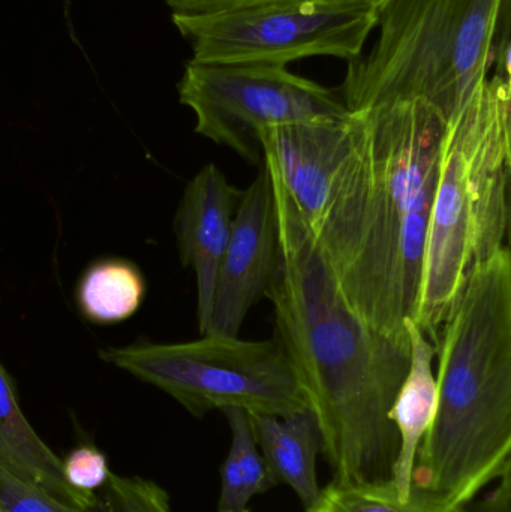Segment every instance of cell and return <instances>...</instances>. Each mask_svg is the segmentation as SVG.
<instances>
[{
	"mask_svg": "<svg viewBox=\"0 0 511 512\" xmlns=\"http://www.w3.org/2000/svg\"><path fill=\"white\" fill-rule=\"evenodd\" d=\"M264 162L279 233L278 267L266 298L275 312V337L320 424L321 453L335 483L393 481L399 435L389 412L410 367V346L354 312L305 219Z\"/></svg>",
	"mask_w": 511,
	"mask_h": 512,
	"instance_id": "obj_1",
	"label": "cell"
},
{
	"mask_svg": "<svg viewBox=\"0 0 511 512\" xmlns=\"http://www.w3.org/2000/svg\"><path fill=\"white\" fill-rule=\"evenodd\" d=\"M171 14H203V12L225 11L239 6L255 5V3L272 2V0H162ZM380 5L383 0H372Z\"/></svg>",
	"mask_w": 511,
	"mask_h": 512,
	"instance_id": "obj_21",
	"label": "cell"
},
{
	"mask_svg": "<svg viewBox=\"0 0 511 512\" xmlns=\"http://www.w3.org/2000/svg\"><path fill=\"white\" fill-rule=\"evenodd\" d=\"M503 2L383 0L374 47L348 63L341 89L347 110L423 99L449 120L492 71Z\"/></svg>",
	"mask_w": 511,
	"mask_h": 512,
	"instance_id": "obj_5",
	"label": "cell"
},
{
	"mask_svg": "<svg viewBox=\"0 0 511 512\" xmlns=\"http://www.w3.org/2000/svg\"><path fill=\"white\" fill-rule=\"evenodd\" d=\"M278 259L275 191L263 159L260 173L240 194L230 239L219 265L206 334L239 337L252 307L267 297Z\"/></svg>",
	"mask_w": 511,
	"mask_h": 512,
	"instance_id": "obj_9",
	"label": "cell"
},
{
	"mask_svg": "<svg viewBox=\"0 0 511 512\" xmlns=\"http://www.w3.org/2000/svg\"><path fill=\"white\" fill-rule=\"evenodd\" d=\"M62 468L66 483L84 495H95L96 490L107 484L111 474L107 457L92 445L74 448L62 460Z\"/></svg>",
	"mask_w": 511,
	"mask_h": 512,
	"instance_id": "obj_20",
	"label": "cell"
},
{
	"mask_svg": "<svg viewBox=\"0 0 511 512\" xmlns=\"http://www.w3.org/2000/svg\"><path fill=\"white\" fill-rule=\"evenodd\" d=\"M306 512H468L447 508L413 489L410 498L399 495L393 481L372 484H338L321 489L320 498Z\"/></svg>",
	"mask_w": 511,
	"mask_h": 512,
	"instance_id": "obj_17",
	"label": "cell"
},
{
	"mask_svg": "<svg viewBox=\"0 0 511 512\" xmlns=\"http://www.w3.org/2000/svg\"><path fill=\"white\" fill-rule=\"evenodd\" d=\"M372 0H272L203 14H171L195 63L287 66L308 57L360 59L377 27Z\"/></svg>",
	"mask_w": 511,
	"mask_h": 512,
	"instance_id": "obj_7",
	"label": "cell"
},
{
	"mask_svg": "<svg viewBox=\"0 0 511 512\" xmlns=\"http://www.w3.org/2000/svg\"><path fill=\"white\" fill-rule=\"evenodd\" d=\"M221 412L230 424L231 447L221 469L218 512H251L252 498L275 486L267 474L251 414L240 408Z\"/></svg>",
	"mask_w": 511,
	"mask_h": 512,
	"instance_id": "obj_16",
	"label": "cell"
},
{
	"mask_svg": "<svg viewBox=\"0 0 511 512\" xmlns=\"http://www.w3.org/2000/svg\"><path fill=\"white\" fill-rule=\"evenodd\" d=\"M350 119L351 113L342 119L273 126L258 135L263 158L309 228L320 219L330 182L347 152Z\"/></svg>",
	"mask_w": 511,
	"mask_h": 512,
	"instance_id": "obj_11",
	"label": "cell"
},
{
	"mask_svg": "<svg viewBox=\"0 0 511 512\" xmlns=\"http://www.w3.org/2000/svg\"><path fill=\"white\" fill-rule=\"evenodd\" d=\"M447 122L423 99L351 113L347 152L309 228L354 312L401 345L410 346L405 322L416 306Z\"/></svg>",
	"mask_w": 511,
	"mask_h": 512,
	"instance_id": "obj_2",
	"label": "cell"
},
{
	"mask_svg": "<svg viewBox=\"0 0 511 512\" xmlns=\"http://www.w3.org/2000/svg\"><path fill=\"white\" fill-rule=\"evenodd\" d=\"M96 510H81V508L63 504L44 490L0 469V512H95Z\"/></svg>",
	"mask_w": 511,
	"mask_h": 512,
	"instance_id": "obj_19",
	"label": "cell"
},
{
	"mask_svg": "<svg viewBox=\"0 0 511 512\" xmlns=\"http://www.w3.org/2000/svg\"><path fill=\"white\" fill-rule=\"evenodd\" d=\"M146 291V279L134 262L102 258L81 274L75 301L87 321L110 325L134 316L146 298Z\"/></svg>",
	"mask_w": 511,
	"mask_h": 512,
	"instance_id": "obj_15",
	"label": "cell"
},
{
	"mask_svg": "<svg viewBox=\"0 0 511 512\" xmlns=\"http://www.w3.org/2000/svg\"><path fill=\"white\" fill-rule=\"evenodd\" d=\"M0 469L81 510L101 508L96 495L66 483L62 459L42 441L21 411L14 382L0 363Z\"/></svg>",
	"mask_w": 511,
	"mask_h": 512,
	"instance_id": "obj_12",
	"label": "cell"
},
{
	"mask_svg": "<svg viewBox=\"0 0 511 512\" xmlns=\"http://www.w3.org/2000/svg\"><path fill=\"white\" fill-rule=\"evenodd\" d=\"M99 355L170 394L197 418L225 408L278 417L309 408L276 337L240 340L206 334L194 342H138Z\"/></svg>",
	"mask_w": 511,
	"mask_h": 512,
	"instance_id": "obj_6",
	"label": "cell"
},
{
	"mask_svg": "<svg viewBox=\"0 0 511 512\" xmlns=\"http://www.w3.org/2000/svg\"><path fill=\"white\" fill-rule=\"evenodd\" d=\"M468 512H511V469L500 478V484L480 501L470 502Z\"/></svg>",
	"mask_w": 511,
	"mask_h": 512,
	"instance_id": "obj_22",
	"label": "cell"
},
{
	"mask_svg": "<svg viewBox=\"0 0 511 512\" xmlns=\"http://www.w3.org/2000/svg\"><path fill=\"white\" fill-rule=\"evenodd\" d=\"M438 354L437 411L413 471V489L461 510L511 469V255L477 265Z\"/></svg>",
	"mask_w": 511,
	"mask_h": 512,
	"instance_id": "obj_3",
	"label": "cell"
},
{
	"mask_svg": "<svg viewBox=\"0 0 511 512\" xmlns=\"http://www.w3.org/2000/svg\"><path fill=\"white\" fill-rule=\"evenodd\" d=\"M251 418L273 486H290L308 511L321 493L317 457L323 451V435L314 412L306 408L285 417L251 414Z\"/></svg>",
	"mask_w": 511,
	"mask_h": 512,
	"instance_id": "obj_14",
	"label": "cell"
},
{
	"mask_svg": "<svg viewBox=\"0 0 511 512\" xmlns=\"http://www.w3.org/2000/svg\"><path fill=\"white\" fill-rule=\"evenodd\" d=\"M180 104L195 114V132L263 164L258 135L291 123L342 119L350 111L333 90L269 63H186Z\"/></svg>",
	"mask_w": 511,
	"mask_h": 512,
	"instance_id": "obj_8",
	"label": "cell"
},
{
	"mask_svg": "<svg viewBox=\"0 0 511 512\" xmlns=\"http://www.w3.org/2000/svg\"><path fill=\"white\" fill-rule=\"evenodd\" d=\"M510 113V78L489 75L444 131L411 316L434 346L474 268L507 248Z\"/></svg>",
	"mask_w": 511,
	"mask_h": 512,
	"instance_id": "obj_4",
	"label": "cell"
},
{
	"mask_svg": "<svg viewBox=\"0 0 511 512\" xmlns=\"http://www.w3.org/2000/svg\"><path fill=\"white\" fill-rule=\"evenodd\" d=\"M104 487L101 512H173L168 493L146 478L111 472Z\"/></svg>",
	"mask_w": 511,
	"mask_h": 512,
	"instance_id": "obj_18",
	"label": "cell"
},
{
	"mask_svg": "<svg viewBox=\"0 0 511 512\" xmlns=\"http://www.w3.org/2000/svg\"><path fill=\"white\" fill-rule=\"evenodd\" d=\"M410 340V367L390 408L389 418L398 430L399 454L393 468V484L402 498L413 492V471L417 453L431 429L437 411L435 346L411 319L405 322Z\"/></svg>",
	"mask_w": 511,
	"mask_h": 512,
	"instance_id": "obj_13",
	"label": "cell"
},
{
	"mask_svg": "<svg viewBox=\"0 0 511 512\" xmlns=\"http://www.w3.org/2000/svg\"><path fill=\"white\" fill-rule=\"evenodd\" d=\"M240 194L242 191L231 185L215 164H207L186 186L174 218L180 261L194 270L197 279L201 334H206L209 325L219 265L230 239Z\"/></svg>",
	"mask_w": 511,
	"mask_h": 512,
	"instance_id": "obj_10",
	"label": "cell"
}]
</instances>
